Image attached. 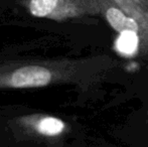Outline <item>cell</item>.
<instances>
[{"label": "cell", "mask_w": 148, "mask_h": 147, "mask_svg": "<svg viewBox=\"0 0 148 147\" xmlns=\"http://www.w3.org/2000/svg\"><path fill=\"white\" fill-rule=\"evenodd\" d=\"M16 124L26 133L41 138L59 136L66 129V124L62 119L42 114L22 116L16 120Z\"/></svg>", "instance_id": "6da1fadb"}, {"label": "cell", "mask_w": 148, "mask_h": 147, "mask_svg": "<svg viewBox=\"0 0 148 147\" xmlns=\"http://www.w3.org/2000/svg\"><path fill=\"white\" fill-rule=\"evenodd\" d=\"M117 49L125 55H132L138 46V36L135 31H124L119 36L116 42Z\"/></svg>", "instance_id": "3957f363"}, {"label": "cell", "mask_w": 148, "mask_h": 147, "mask_svg": "<svg viewBox=\"0 0 148 147\" xmlns=\"http://www.w3.org/2000/svg\"><path fill=\"white\" fill-rule=\"evenodd\" d=\"M106 16H107L108 21L112 25V27L120 34L124 31L137 32L138 30V25L135 22V20L127 17L123 12H121L117 8H109L106 13Z\"/></svg>", "instance_id": "7a4b0ae2"}]
</instances>
